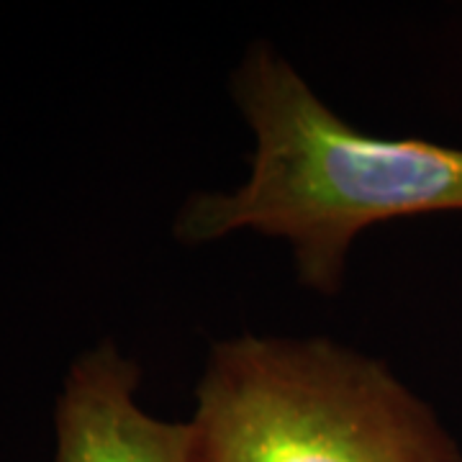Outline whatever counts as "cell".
<instances>
[{
    "label": "cell",
    "mask_w": 462,
    "mask_h": 462,
    "mask_svg": "<svg viewBox=\"0 0 462 462\" xmlns=\"http://www.w3.org/2000/svg\"><path fill=\"white\" fill-rule=\"evenodd\" d=\"M139 383V365L114 339L80 352L54 398L51 462H199L193 421L142 409Z\"/></svg>",
    "instance_id": "3957f363"
},
{
    "label": "cell",
    "mask_w": 462,
    "mask_h": 462,
    "mask_svg": "<svg viewBox=\"0 0 462 462\" xmlns=\"http://www.w3.org/2000/svg\"><path fill=\"white\" fill-rule=\"evenodd\" d=\"M254 134L247 180L185 199L172 234L188 247L239 231L281 239L298 281L334 298L360 234L385 221L462 211V149L349 126L270 44L231 75Z\"/></svg>",
    "instance_id": "6da1fadb"
},
{
    "label": "cell",
    "mask_w": 462,
    "mask_h": 462,
    "mask_svg": "<svg viewBox=\"0 0 462 462\" xmlns=\"http://www.w3.org/2000/svg\"><path fill=\"white\" fill-rule=\"evenodd\" d=\"M190 421L199 462H462L434 409L388 365L324 337L216 342Z\"/></svg>",
    "instance_id": "7a4b0ae2"
}]
</instances>
